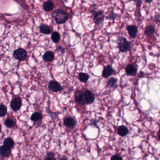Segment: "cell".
<instances>
[{
  "instance_id": "obj_28",
  "label": "cell",
  "mask_w": 160,
  "mask_h": 160,
  "mask_svg": "<svg viewBox=\"0 0 160 160\" xmlns=\"http://www.w3.org/2000/svg\"><path fill=\"white\" fill-rule=\"evenodd\" d=\"M110 160H123V158L118 154H116L112 156L110 158Z\"/></svg>"
},
{
  "instance_id": "obj_9",
  "label": "cell",
  "mask_w": 160,
  "mask_h": 160,
  "mask_svg": "<svg viewBox=\"0 0 160 160\" xmlns=\"http://www.w3.org/2000/svg\"><path fill=\"white\" fill-rule=\"evenodd\" d=\"M127 31L130 35L132 38H135L138 33V28L134 25H131L127 27Z\"/></svg>"
},
{
  "instance_id": "obj_2",
  "label": "cell",
  "mask_w": 160,
  "mask_h": 160,
  "mask_svg": "<svg viewBox=\"0 0 160 160\" xmlns=\"http://www.w3.org/2000/svg\"><path fill=\"white\" fill-rule=\"evenodd\" d=\"M94 16V20L96 25H99L102 23L104 20V14L103 11H101L97 8L92 9L91 11Z\"/></svg>"
},
{
  "instance_id": "obj_7",
  "label": "cell",
  "mask_w": 160,
  "mask_h": 160,
  "mask_svg": "<svg viewBox=\"0 0 160 160\" xmlns=\"http://www.w3.org/2000/svg\"><path fill=\"white\" fill-rule=\"evenodd\" d=\"M85 101L86 104H91L94 102L95 98L94 94L89 90H86L84 92Z\"/></svg>"
},
{
  "instance_id": "obj_31",
  "label": "cell",
  "mask_w": 160,
  "mask_h": 160,
  "mask_svg": "<svg viewBox=\"0 0 160 160\" xmlns=\"http://www.w3.org/2000/svg\"><path fill=\"white\" fill-rule=\"evenodd\" d=\"M135 4H136V6L138 8H140L141 6L142 5V1H139V0H138V1H135Z\"/></svg>"
},
{
  "instance_id": "obj_32",
  "label": "cell",
  "mask_w": 160,
  "mask_h": 160,
  "mask_svg": "<svg viewBox=\"0 0 160 160\" xmlns=\"http://www.w3.org/2000/svg\"><path fill=\"white\" fill-rule=\"evenodd\" d=\"M139 77H141V78H142V77H144V72L141 71H140V72H139Z\"/></svg>"
},
{
  "instance_id": "obj_1",
  "label": "cell",
  "mask_w": 160,
  "mask_h": 160,
  "mask_svg": "<svg viewBox=\"0 0 160 160\" xmlns=\"http://www.w3.org/2000/svg\"><path fill=\"white\" fill-rule=\"evenodd\" d=\"M52 16L58 24L65 23L68 20L69 16L67 13L61 9H57L54 12Z\"/></svg>"
},
{
  "instance_id": "obj_17",
  "label": "cell",
  "mask_w": 160,
  "mask_h": 160,
  "mask_svg": "<svg viewBox=\"0 0 160 160\" xmlns=\"http://www.w3.org/2000/svg\"><path fill=\"white\" fill-rule=\"evenodd\" d=\"M39 29H40V32L45 34H51V31H52L50 27L46 24H41L39 27Z\"/></svg>"
},
{
  "instance_id": "obj_26",
  "label": "cell",
  "mask_w": 160,
  "mask_h": 160,
  "mask_svg": "<svg viewBox=\"0 0 160 160\" xmlns=\"http://www.w3.org/2000/svg\"><path fill=\"white\" fill-rule=\"evenodd\" d=\"M44 160H56L55 154L53 152H49L46 154L45 159Z\"/></svg>"
},
{
  "instance_id": "obj_16",
  "label": "cell",
  "mask_w": 160,
  "mask_h": 160,
  "mask_svg": "<svg viewBox=\"0 0 160 160\" xmlns=\"http://www.w3.org/2000/svg\"><path fill=\"white\" fill-rule=\"evenodd\" d=\"M155 31H156V28L154 26L150 25V26H147L145 28L144 34L147 36H153L155 33Z\"/></svg>"
},
{
  "instance_id": "obj_12",
  "label": "cell",
  "mask_w": 160,
  "mask_h": 160,
  "mask_svg": "<svg viewBox=\"0 0 160 160\" xmlns=\"http://www.w3.org/2000/svg\"><path fill=\"white\" fill-rule=\"evenodd\" d=\"M113 72H114V70L113 69L112 66L110 65H107L104 68L103 71H102V75L103 78H108L112 75Z\"/></svg>"
},
{
  "instance_id": "obj_5",
  "label": "cell",
  "mask_w": 160,
  "mask_h": 160,
  "mask_svg": "<svg viewBox=\"0 0 160 160\" xmlns=\"http://www.w3.org/2000/svg\"><path fill=\"white\" fill-rule=\"evenodd\" d=\"M22 100L19 97L15 98L12 99L10 103L11 109L14 112L18 111L22 106Z\"/></svg>"
},
{
  "instance_id": "obj_18",
  "label": "cell",
  "mask_w": 160,
  "mask_h": 160,
  "mask_svg": "<svg viewBox=\"0 0 160 160\" xmlns=\"http://www.w3.org/2000/svg\"><path fill=\"white\" fill-rule=\"evenodd\" d=\"M42 58L44 61L46 62L52 61L54 59V55L51 51H47L44 54Z\"/></svg>"
},
{
  "instance_id": "obj_11",
  "label": "cell",
  "mask_w": 160,
  "mask_h": 160,
  "mask_svg": "<svg viewBox=\"0 0 160 160\" xmlns=\"http://www.w3.org/2000/svg\"><path fill=\"white\" fill-rule=\"evenodd\" d=\"M64 124L67 127L70 128H73L75 126L76 121L74 119H73L71 116H68L65 117L64 121Z\"/></svg>"
},
{
  "instance_id": "obj_4",
  "label": "cell",
  "mask_w": 160,
  "mask_h": 160,
  "mask_svg": "<svg viewBox=\"0 0 160 160\" xmlns=\"http://www.w3.org/2000/svg\"><path fill=\"white\" fill-rule=\"evenodd\" d=\"M27 55V54L26 51L22 48L17 49L13 52V56L14 58L19 61L25 60L26 58Z\"/></svg>"
},
{
  "instance_id": "obj_13",
  "label": "cell",
  "mask_w": 160,
  "mask_h": 160,
  "mask_svg": "<svg viewBox=\"0 0 160 160\" xmlns=\"http://www.w3.org/2000/svg\"><path fill=\"white\" fill-rule=\"evenodd\" d=\"M137 69L134 66L131 64H129L125 68V72L128 75L134 76L137 73Z\"/></svg>"
},
{
  "instance_id": "obj_22",
  "label": "cell",
  "mask_w": 160,
  "mask_h": 160,
  "mask_svg": "<svg viewBox=\"0 0 160 160\" xmlns=\"http://www.w3.org/2000/svg\"><path fill=\"white\" fill-rule=\"evenodd\" d=\"M61 37L59 33L54 31L51 35V40L55 43H57L60 41Z\"/></svg>"
},
{
  "instance_id": "obj_30",
  "label": "cell",
  "mask_w": 160,
  "mask_h": 160,
  "mask_svg": "<svg viewBox=\"0 0 160 160\" xmlns=\"http://www.w3.org/2000/svg\"><path fill=\"white\" fill-rule=\"evenodd\" d=\"M154 18H155V20L156 22H158V23L160 22V14L159 13H157L155 15Z\"/></svg>"
},
{
  "instance_id": "obj_19",
  "label": "cell",
  "mask_w": 160,
  "mask_h": 160,
  "mask_svg": "<svg viewBox=\"0 0 160 160\" xmlns=\"http://www.w3.org/2000/svg\"><path fill=\"white\" fill-rule=\"evenodd\" d=\"M3 143H4V146H5L7 147H9L11 149H13L14 145H15L14 140L10 137H8L7 138L5 139Z\"/></svg>"
},
{
  "instance_id": "obj_35",
  "label": "cell",
  "mask_w": 160,
  "mask_h": 160,
  "mask_svg": "<svg viewBox=\"0 0 160 160\" xmlns=\"http://www.w3.org/2000/svg\"><path fill=\"white\" fill-rule=\"evenodd\" d=\"M1 128H2V126H1V125L0 124V134H1Z\"/></svg>"
},
{
  "instance_id": "obj_6",
  "label": "cell",
  "mask_w": 160,
  "mask_h": 160,
  "mask_svg": "<svg viewBox=\"0 0 160 160\" xmlns=\"http://www.w3.org/2000/svg\"><path fill=\"white\" fill-rule=\"evenodd\" d=\"M49 89L54 92H60L63 90L62 86L58 82L52 80L49 82Z\"/></svg>"
},
{
  "instance_id": "obj_8",
  "label": "cell",
  "mask_w": 160,
  "mask_h": 160,
  "mask_svg": "<svg viewBox=\"0 0 160 160\" xmlns=\"http://www.w3.org/2000/svg\"><path fill=\"white\" fill-rule=\"evenodd\" d=\"M75 101L78 104L80 105L86 104L84 92L83 91L78 90L75 93Z\"/></svg>"
},
{
  "instance_id": "obj_15",
  "label": "cell",
  "mask_w": 160,
  "mask_h": 160,
  "mask_svg": "<svg viewBox=\"0 0 160 160\" xmlns=\"http://www.w3.org/2000/svg\"><path fill=\"white\" fill-rule=\"evenodd\" d=\"M43 8L44 11L46 12L51 11L54 8L53 2L51 1H47L44 2L43 4Z\"/></svg>"
},
{
  "instance_id": "obj_33",
  "label": "cell",
  "mask_w": 160,
  "mask_h": 160,
  "mask_svg": "<svg viewBox=\"0 0 160 160\" xmlns=\"http://www.w3.org/2000/svg\"><path fill=\"white\" fill-rule=\"evenodd\" d=\"M59 160H68V159L67 157L64 156L62 157L60 159H59Z\"/></svg>"
},
{
  "instance_id": "obj_10",
  "label": "cell",
  "mask_w": 160,
  "mask_h": 160,
  "mask_svg": "<svg viewBox=\"0 0 160 160\" xmlns=\"http://www.w3.org/2000/svg\"><path fill=\"white\" fill-rule=\"evenodd\" d=\"M11 149L5 146L2 145L0 146V156L2 157H8L11 155Z\"/></svg>"
},
{
  "instance_id": "obj_14",
  "label": "cell",
  "mask_w": 160,
  "mask_h": 160,
  "mask_svg": "<svg viewBox=\"0 0 160 160\" xmlns=\"http://www.w3.org/2000/svg\"><path fill=\"white\" fill-rule=\"evenodd\" d=\"M128 133H129V130L125 125H121L118 128L117 134L121 137L126 136Z\"/></svg>"
},
{
  "instance_id": "obj_25",
  "label": "cell",
  "mask_w": 160,
  "mask_h": 160,
  "mask_svg": "<svg viewBox=\"0 0 160 160\" xmlns=\"http://www.w3.org/2000/svg\"><path fill=\"white\" fill-rule=\"evenodd\" d=\"M7 114V108L4 105H0V117H4Z\"/></svg>"
},
{
  "instance_id": "obj_23",
  "label": "cell",
  "mask_w": 160,
  "mask_h": 160,
  "mask_svg": "<svg viewBox=\"0 0 160 160\" xmlns=\"http://www.w3.org/2000/svg\"><path fill=\"white\" fill-rule=\"evenodd\" d=\"M79 80L81 82L86 83L89 80V76L87 74V73H84V72H81L79 73Z\"/></svg>"
},
{
  "instance_id": "obj_27",
  "label": "cell",
  "mask_w": 160,
  "mask_h": 160,
  "mask_svg": "<svg viewBox=\"0 0 160 160\" xmlns=\"http://www.w3.org/2000/svg\"><path fill=\"white\" fill-rule=\"evenodd\" d=\"M117 16H118V14L115 13L114 12H111L109 14V16L107 17V19H109V20H113V21H115V19L117 18Z\"/></svg>"
},
{
  "instance_id": "obj_34",
  "label": "cell",
  "mask_w": 160,
  "mask_h": 160,
  "mask_svg": "<svg viewBox=\"0 0 160 160\" xmlns=\"http://www.w3.org/2000/svg\"><path fill=\"white\" fill-rule=\"evenodd\" d=\"M145 1L146 2H147V3H149V4H150V3H151V2H152V0H149V1H147V0H146Z\"/></svg>"
},
{
  "instance_id": "obj_21",
  "label": "cell",
  "mask_w": 160,
  "mask_h": 160,
  "mask_svg": "<svg viewBox=\"0 0 160 160\" xmlns=\"http://www.w3.org/2000/svg\"><path fill=\"white\" fill-rule=\"evenodd\" d=\"M4 124L6 126V127L8 128H11L15 126L16 122L12 119L7 118L5 120Z\"/></svg>"
},
{
  "instance_id": "obj_24",
  "label": "cell",
  "mask_w": 160,
  "mask_h": 160,
  "mask_svg": "<svg viewBox=\"0 0 160 160\" xmlns=\"http://www.w3.org/2000/svg\"><path fill=\"white\" fill-rule=\"evenodd\" d=\"M117 81H118V80L117 79L114 78V77H112L108 81L107 86L108 87H111V88L114 87L115 86H116Z\"/></svg>"
},
{
  "instance_id": "obj_20",
  "label": "cell",
  "mask_w": 160,
  "mask_h": 160,
  "mask_svg": "<svg viewBox=\"0 0 160 160\" xmlns=\"http://www.w3.org/2000/svg\"><path fill=\"white\" fill-rule=\"evenodd\" d=\"M42 115L41 113L36 112H34L31 115L30 117L31 120L34 122H38L39 121H41L42 119Z\"/></svg>"
},
{
  "instance_id": "obj_3",
  "label": "cell",
  "mask_w": 160,
  "mask_h": 160,
  "mask_svg": "<svg viewBox=\"0 0 160 160\" xmlns=\"http://www.w3.org/2000/svg\"><path fill=\"white\" fill-rule=\"evenodd\" d=\"M118 48L120 52H125L130 49V43L126 39L123 37H119L117 40Z\"/></svg>"
},
{
  "instance_id": "obj_29",
  "label": "cell",
  "mask_w": 160,
  "mask_h": 160,
  "mask_svg": "<svg viewBox=\"0 0 160 160\" xmlns=\"http://www.w3.org/2000/svg\"><path fill=\"white\" fill-rule=\"evenodd\" d=\"M56 51L64 54L65 52V49L64 47H63V46H59L56 49Z\"/></svg>"
}]
</instances>
